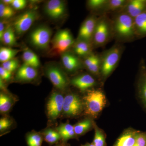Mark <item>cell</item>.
Wrapping results in <instances>:
<instances>
[{
  "instance_id": "1f68e13d",
  "label": "cell",
  "mask_w": 146,
  "mask_h": 146,
  "mask_svg": "<svg viewBox=\"0 0 146 146\" xmlns=\"http://www.w3.org/2000/svg\"><path fill=\"white\" fill-rule=\"evenodd\" d=\"M1 66L7 70L12 73L18 68L19 63L18 60L14 58L2 63Z\"/></svg>"
},
{
  "instance_id": "83f0119b",
  "label": "cell",
  "mask_w": 146,
  "mask_h": 146,
  "mask_svg": "<svg viewBox=\"0 0 146 146\" xmlns=\"http://www.w3.org/2000/svg\"><path fill=\"white\" fill-rule=\"evenodd\" d=\"M14 9L11 6L5 5L1 2L0 3V17L2 19L7 20L11 18L14 15Z\"/></svg>"
},
{
  "instance_id": "8992f818",
  "label": "cell",
  "mask_w": 146,
  "mask_h": 146,
  "mask_svg": "<svg viewBox=\"0 0 146 146\" xmlns=\"http://www.w3.org/2000/svg\"><path fill=\"white\" fill-rule=\"evenodd\" d=\"M39 14L35 9H30L21 14L15 19L13 28L18 35L26 32L38 18Z\"/></svg>"
},
{
  "instance_id": "7c38bea8",
  "label": "cell",
  "mask_w": 146,
  "mask_h": 146,
  "mask_svg": "<svg viewBox=\"0 0 146 146\" xmlns=\"http://www.w3.org/2000/svg\"><path fill=\"white\" fill-rule=\"evenodd\" d=\"M45 12L47 16L54 20L62 18L66 12L65 2L61 0H50L45 5Z\"/></svg>"
},
{
  "instance_id": "7402d4cb",
  "label": "cell",
  "mask_w": 146,
  "mask_h": 146,
  "mask_svg": "<svg viewBox=\"0 0 146 146\" xmlns=\"http://www.w3.org/2000/svg\"><path fill=\"white\" fill-rule=\"evenodd\" d=\"M141 74L138 86L141 96L146 104V66L143 60L141 61Z\"/></svg>"
},
{
  "instance_id": "d590c367",
  "label": "cell",
  "mask_w": 146,
  "mask_h": 146,
  "mask_svg": "<svg viewBox=\"0 0 146 146\" xmlns=\"http://www.w3.org/2000/svg\"><path fill=\"white\" fill-rule=\"evenodd\" d=\"M146 135L143 133L137 134L135 143L133 146H146Z\"/></svg>"
},
{
  "instance_id": "30bf717a",
  "label": "cell",
  "mask_w": 146,
  "mask_h": 146,
  "mask_svg": "<svg viewBox=\"0 0 146 146\" xmlns=\"http://www.w3.org/2000/svg\"><path fill=\"white\" fill-rule=\"evenodd\" d=\"M98 18L95 16H89L82 24L79 31L77 40L93 43L94 32Z\"/></svg>"
},
{
  "instance_id": "8fae6325",
  "label": "cell",
  "mask_w": 146,
  "mask_h": 146,
  "mask_svg": "<svg viewBox=\"0 0 146 146\" xmlns=\"http://www.w3.org/2000/svg\"><path fill=\"white\" fill-rule=\"evenodd\" d=\"M64 100L62 94L57 92L52 94L47 105L48 115L52 119H56L63 111Z\"/></svg>"
},
{
  "instance_id": "9c48e42d",
  "label": "cell",
  "mask_w": 146,
  "mask_h": 146,
  "mask_svg": "<svg viewBox=\"0 0 146 146\" xmlns=\"http://www.w3.org/2000/svg\"><path fill=\"white\" fill-rule=\"evenodd\" d=\"M82 107L81 100L76 94H68L64 97L63 112L67 116L78 115L81 112Z\"/></svg>"
},
{
  "instance_id": "e575fe53",
  "label": "cell",
  "mask_w": 146,
  "mask_h": 146,
  "mask_svg": "<svg viewBox=\"0 0 146 146\" xmlns=\"http://www.w3.org/2000/svg\"><path fill=\"white\" fill-rule=\"evenodd\" d=\"M27 5V1L25 0H13L11 6L13 9L19 10L24 9Z\"/></svg>"
},
{
  "instance_id": "3957f363",
  "label": "cell",
  "mask_w": 146,
  "mask_h": 146,
  "mask_svg": "<svg viewBox=\"0 0 146 146\" xmlns=\"http://www.w3.org/2000/svg\"><path fill=\"white\" fill-rule=\"evenodd\" d=\"M85 113L93 117H96L104 108L106 103V98L100 90L88 91L84 98Z\"/></svg>"
},
{
  "instance_id": "484cf974",
  "label": "cell",
  "mask_w": 146,
  "mask_h": 146,
  "mask_svg": "<svg viewBox=\"0 0 146 146\" xmlns=\"http://www.w3.org/2000/svg\"><path fill=\"white\" fill-rule=\"evenodd\" d=\"M12 105L11 99L7 95L1 93L0 94V111L6 113L9 111Z\"/></svg>"
},
{
  "instance_id": "4dcf8cb0",
  "label": "cell",
  "mask_w": 146,
  "mask_h": 146,
  "mask_svg": "<svg viewBox=\"0 0 146 146\" xmlns=\"http://www.w3.org/2000/svg\"><path fill=\"white\" fill-rule=\"evenodd\" d=\"M42 142V137L37 133H33L27 137L29 146H41Z\"/></svg>"
},
{
  "instance_id": "4316f807",
  "label": "cell",
  "mask_w": 146,
  "mask_h": 146,
  "mask_svg": "<svg viewBox=\"0 0 146 146\" xmlns=\"http://www.w3.org/2000/svg\"><path fill=\"white\" fill-rule=\"evenodd\" d=\"M107 2L108 0H89L87 6L91 10L102 11Z\"/></svg>"
},
{
  "instance_id": "836d02e7",
  "label": "cell",
  "mask_w": 146,
  "mask_h": 146,
  "mask_svg": "<svg viewBox=\"0 0 146 146\" xmlns=\"http://www.w3.org/2000/svg\"><path fill=\"white\" fill-rule=\"evenodd\" d=\"M57 129L58 132L62 137L63 135L74 131V126L70 124H63L59 126Z\"/></svg>"
},
{
  "instance_id": "ffe728a7",
  "label": "cell",
  "mask_w": 146,
  "mask_h": 146,
  "mask_svg": "<svg viewBox=\"0 0 146 146\" xmlns=\"http://www.w3.org/2000/svg\"><path fill=\"white\" fill-rule=\"evenodd\" d=\"M24 64L37 69L40 66V61L38 56L35 53L30 50H26L22 56Z\"/></svg>"
},
{
  "instance_id": "e0dca14e",
  "label": "cell",
  "mask_w": 146,
  "mask_h": 146,
  "mask_svg": "<svg viewBox=\"0 0 146 146\" xmlns=\"http://www.w3.org/2000/svg\"><path fill=\"white\" fill-rule=\"evenodd\" d=\"M37 75L36 69L23 64L18 69L16 77L21 81H30L36 78Z\"/></svg>"
},
{
  "instance_id": "d6a6232c",
  "label": "cell",
  "mask_w": 146,
  "mask_h": 146,
  "mask_svg": "<svg viewBox=\"0 0 146 146\" xmlns=\"http://www.w3.org/2000/svg\"><path fill=\"white\" fill-rule=\"evenodd\" d=\"M93 144L95 146H104L105 145L104 136L101 131L96 127Z\"/></svg>"
},
{
  "instance_id": "7a4b0ae2",
  "label": "cell",
  "mask_w": 146,
  "mask_h": 146,
  "mask_svg": "<svg viewBox=\"0 0 146 146\" xmlns=\"http://www.w3.org/2000/svg\"><path fill=\"white\" fill-rule=\"evenodd\" d=\"M122 46L115 45L100 56V73L104 77L109 76L117 65L123 51Z\"/></svg>"
},
{
  "instance_id": "7bdbcfd3",
  "label": "cell",
  "mask_w": 146,
  "mask_h": 146,
  "mask_svg": "<svg viewBox=\"0 0 146 146\" xmlns=\"http://www.w3.org/2000/svg\"><path fill=\"white\" fill-rule=\"evenodd\" d=\"M61 146L58 145V146Z\"/></svg>"
},
{
  "instance_id": "277c9868",
  "label": "cell",
  "mask_w": 146,
  "mask_h": 146,
  "mask_svg": "<svg viewBox=\"0 0 146 146\" xmlns=\"http://www.w3.org/2000/svg\"><path fill=\"white\" fill-rule=\"evenodd\" d=\"M75 41L69 30H60L56 34L52 40L50 52L54 54L61 55L72 47Z\"/></svg>"
},
{
  "instance_id": "f35d334b",
  "label": "cell",
  "mask_w": 146,
  "mask_h": 146,
  "mask_svg": "<svg viewBox=\"0 0 146 146\" xmlns=\"http://www.w3.org/2000/svg\"><path fill=\"white\" fill-rule=\"evenodd\" d=\"M5 21H1L0 22V40H1L3 35L7 27H6Z\"/></svg>"
},
{
  "instance_id": "9a60e30c",
  "label": "cell",
  "mask_w": 146,
  "mask_h": 146,
  "mask_svg": "<svg viewBox=\"0 0 146 146\" xmlns=\"http://www.w3.org/2000/svg\"><path fill=\"white\" fill-rule=\"evenodd\" d=\"M95 79L88 74L81 75L74 78L71 81V83L81 91L87 90L94 86L96 84Z\"/></svg>"
},
{
  "instance_id": "cb8c5ba5",
  "label": "cell",
  "mask_w": 146,
  "mask_h": 146,
  "mask_svg": "<svg viewBox=\"0 0 146 146\" xmlns=\"http://www.w3.org/2000/svg\"><path fill=\"white\" fill-rule=\"evenodd\" d=\"M19 50L9 47H2L0 48V61L3 63L14 58Z\"/></svg>"
},
{
  "instance_id": "f1b7e54d",
  "label": "cell",
  "mask_w": 146,
  "mask_h": 146,
  "mask_svg": "<svg viewBox=\"0 0 146 146\" xmlns=\"http://www.w3.org/2000/svg\"><path fill=\"white\" fill-rule=\"evenodd\" d=\"M91 126L90 120H85L78 123L74 126V131L75 134L81 135L89 130Z\"/></svg>"
},
{
  "instance_id": "5bb4252c",
  "label": "cell",
  "mask_w": 146,
  "mask_h": 146,
  "mask_svg": "<svg viewBox=\"0 0 146 146\" xmlns=\"http://www.w3.org/2000/svg\"><path fill=\"white\" fill-rule=\"evenodd\" d=\"M145 11L146 0H130L123 11L134 18Z\"/></svg>"
},
{
  "instance_id": "d6986e66",
  "label": "cell",
  "mask_w": 146,
  "mask_h": 146,
  "mask_svg": "<svg viewBox=\"0 0 146 146\" xmlns=\"http://www.w3.org/2000/svg\"><path fill=\"white\" fill-rule=\"evenodd\" d=\"M135 35L137 38L146 36V11L133 18Z\"/></svg>"
},
{
  "instance_id": "ab89813d",
  "label": "cell",
  "mask_w": 146,
  "mask_h": 146,
  "mask_svg": "<svg viewBox=\"0 0 146 146\" xmlns=\"http://www.w3.org/2000/svg\"><path fill=\"white\" fill-rule=\"evenodd\" d=\"M75 134V133L74 131H70L69 133L63 135L61 137V138H63L64 140H67L70 138H72L74 136Z\"/></svg>"
},
{
  "instance_id": "f546056e",
  "label": "cell",
  "mask_w": 146,
  "mask_h": 146,
  "mask_svg": "<svg viewBox=\"0 0 146 146\" xmlns=\"http://www.w3.org/2000/svg\"><path fill=\"white\" fill-rule=\"evenodd\" d=\"M61 138L58 132L52 129H48L45 132V140L49 143H54Z\"/></svg>"
},
{
  "instance_id": "5b68a950",
  "label": "cell",
  "mask_w": 146,
  "mask_h": 146,
  "mask_svg": "<svg viewBox=\"0 0 146 146\" xmlns=\"http://www.w3.org/2000/svg\"><path fill=\"white\" fill-rule=\"evenodd\" d=\"M112 31V27L106 17L98 18L93 39L95 47H101L105 45L109 40Z\"/></svg>"
},
{
  "instance_id": "603a6c76",
  "label": "cell",
  "mask_w": 146,
  "mask_h": 146,
  "mask_svg": "<svg viewBox=\"0 0 146 146\" xmlns=\"http://www.w3.org/2000/svg\"><path fill=\"white\" fill-rule=\"evenodd\" d=\"M15 31L13 27L9 26L6 29L1 41L4 44L9 46L16 44V39Z\"/></svg>"
},
{
  "instance_id": "74e56055",
  "label": "cell",
  "mask_w": 146,
  "mask_h": 146,
  "mask_svg": "<svg viewBox=\"0 0 146 146\" xmlns=\"http://www.w3.org/2000/svg\"><path fill=\"white\" fill-rule=\"evenodd\" d=\"M11 121L7 118H1L0 120V130L3 131L7 129L11 125Z\"/></svg>"
},
{
  "instance_id": "ac0fdd59",
  "label": "cell",
  "mask_w": 146,
  "mask_h": 146,
  "mask_svg": "<svg viewBox=\"0 0 146 146\" xmlns=\"http://www.w3.org/2000/svg\"><path fill=\"white\" fill-rule=\"evenodd\" d=\"M93 46L92 42L77 40L72 46L74 53L78 57H86L93 53Z\"/></svg>"
},
{
  "instance_id": "44dd1931",
  "label": "cell",
  "mask_w": 146,
  "mask_h": 146,
  "mask_svg": "<svg viewBox=\"0 0 146 146\" xmlns=\"http://www.w3.org/2000/svg\"><path fill=\"white\" fill-rule=\"evenodd\" d=\"M127 0H108L102 11L105 12L122 11L128 2Z\"/></svg>"
},
{
  "instance_id": "2e32d148",
  "label": "cell",
  "mask_w": 146,
  "mask_h": 146,
  "mask_svg": "<svg viewBox=\"0 0 146 146\" xmlns=\"http://www.w3.org/2000/svg\"><path fill=\"white\" fill-rule=\"evenodd\" d=\"M83 63L89 72L94 74L97 75L100 73L101 58L98 55L92 53L84 57Z\"/></svg>"
},
{
  "instance_id": "ba28073f",
  "label": "cell",
  "mask_w": 146,
  "mask_h": 146,
  "mask_svg": "<svg viewBox=\"0 0 146 146\" xmlns=\"http://www.w3.org/2000/svg\"><path fill=\"white\" fill-rule=\"evenodd\" d=\"M46 74L53 85L57 89L63 90L68 84V79L59 67L50 65L46 70Z\"/></svg>"
},
{
  "instance_id": "4fadbf2b",
  "label": "cell",
  "mask_w": 146,
  "mask_h": 146,
  "mask_svg": "<svg viewBox=\"0 0 146 146\" xmlns=\"http://www.w3.org/2000/svg\"><path fill=\"white\" fill-rule=\"evenodd\" d=\"M61 60L64 68L68 72H74L81 68L83 62L74 52L67 51L61 55Z\"/></svg>"
},
{
  "instance_id": "52a82bcc",
  "label": "cell",
  "mask_w": 146,
  "mask_h": 146,
  "mask_svg": "<svg viewBox=\"0 0 146 146\" xmlns=\"http://www.w3.org/2000/svg\"><path fill=\"white\" fill-rule=\"evenodd\" d=\"M52 32L46 26H40L33 30L30 35L32 44L37 48L47 49L49 47Z\"/></svg>"
},
{
  "instance_id": "b9f144b4",
  "label": "cell",
  "mask_w": 146,
  "mask_h": 146,
  "mask_svg": "<svg viewBox=\"0 0 146 146\" xmlns=\"http://www.w3.org/2000/svg\"><path fill=\"white\" fill-rule=\"evenodd\" d=\"M82 146H95L94 145H93V144H86V145H83Z\"/></svg>"
},
{
  "instance_id": "60d3db41",
  "label": "cell",
  "mask_w": 146,
  "mask_h": 146,
  "mask_svg": "<svg viewBox=\"0 0 146 146\" xmlns=\"http://www.w3.org/2000/svg\"><path fill=\"white\" fill-rule=\"evenodd\" d=\"M13 0H3V1H1L5 5L7 6H11L13 3Z\"/></svg>"
},
{
  "instance_id": "d4e9b609",
  "label": "cell",
  "mask_w": 146,
  "mask_h": 146,
  "mask_svg": "<svg viewBox=\"0 0 146 146\" xmlns=\"http://www.w3.org/2000/svg\"><path fill=\"white\" fill-rule=\"evenodd\" d=\"M137 134L133 133H126L118 140L116 146H133L136 142Z\"/></svg>"
},
{
  "instance_id": "6da1fadb",
  "label": "cell",
  "mask_w": 146,
  "mask_h": 146,
  "mask_svg": "<svg viewBox=\"0 0 146 146\" xmlns=\"http://www.w3.org/2000/svg\"><path fill=\"white\" fill-rule=\"evenodd\" d=\"M113 33L119 39L130 41L136 37L133 18L122 11L114 18L112 24Z\"/></svg>"
},
{
  "instance_id": "8d00e7d4",
  "label": "cell",
  "mask_w": 146,
  "mask_h": 146,
  "mask_svg": "<svg viewBox=\"0 0 146 146\" xmlns=\"http://www.w3.org/2000/svg\"><path fill=\"white\" fill-rule=\"evenodd\" d=\"M11 73L7 70L1 66L0 67V77L2 80L8 81L11 78Z\"/></svg>"
}]
</instances>
